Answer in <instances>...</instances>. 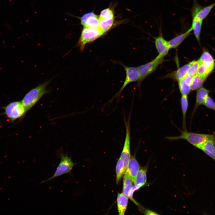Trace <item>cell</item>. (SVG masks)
Here are the masks:
<instances>
[{
    "label": "cell",
    "instance_id": "1",
    "mask_svg": "<svg viewBox=\"0 0 215 215\" xmlns=\"http://www.w3.org/2000/svg\"><path fill=\"white\" fill-rule=\"evenodd\" d=\"M166 138L171 141L179 139L185 140L193 146L199 148L205 142L215 140V134H205L182 131L179 136H167Z\"/></svg>",
    "mask_w": 215,
    "mask_h": 215
},
{
    "label": "cell",
    "instance_id": "2",
    "mask_svg": "<svg viewBox=\"0 0 215 215\" xmlns=\"http://www.w3.org/2000/svg\"><path fill=\"white\" fill-rule=\"evenodd\" d=\"M50 81L46 82L31 90L21 101L26 112L30 110L45 94L49 91L46 89Z\"/></svg>",
    "mask_w": 215,
    "mask_h": 215
},
{
    "label": "cell",
    "instance_id": "3",
    "mask_svg": "<svg viewBox=\"0 0 215 215\" xmlns=\"http://www.w3.org/2000/svg\"><path fill=\"white\" fill-rule=\"evenodd\" d=\"M60 161L53 175L49 178L42 181L40 183L48 182L64 174H71V171L75 164L72 161L71 157L67 154L61 153L60 155Z\"/></svg>",
    "mask_w": 215,
    "mask_h": 215
},
{
    "label": "cell",
    "instance_id": "4",
    "mask_svg": "<svg viewBox=\"0 0 215 215\" xmlns=\"http://www.w3.org/2000/svg\"><path fill=\"white\" fill-rule=\"evenodd\" d=\"M103 34L99 27L91 28L84 27L77 45L82 51L87 44L93 42Z\"/></svg>",
    "mask_w": 215,
    "mask_h": 215
},
{
    "label": "cell",
    "instance_id": "5",
    "mask_svg": "<svg viewBox=\"0 0 215 215\" xmlns=\"http://www.w3.org/2000/svg\"><path fill=\"white\" fill-rule=\"evenodd\" d=\"M3 108L5 114L12 123L22 117L26 112L24 106L20 101L12 102Z\"/></svg>",
    "mask_w": 215,
    "mask_h": 215
},
{
    "label": "cell",
    "instance_id": "6",
    "mask_svg": "<svg viewBox=\"0 0 215 215\" xmlns=\"http://www.w3.org/2000/svg\"><path fill=\"white\" fill-rule=\"evenodd\" d=\"M163 59L164 57L159 55L152 61L137 67L139 74V78L137 81L139 85L147 76L156 70L163 62Z\"/></svg>",
    "mask_w": 215,
    "mask_h": 215
},
{
    "label": "cell",
    "instance_id": "7",
    "mask_svg": "<svg viewBox=\"0 0 215 215\" xmlns=\"http://www.w3.org/2000/svg\"><path fill=\"white\" fill-rule=\"evenodd\" d=\"M130 113L127 121L125 117L124 116V121L126 128V133L123 148L120 157L122 159L125 171L128 166L130 158Z\"/></svg>",
    "mask_w": 215,
    "mask_h": 215
},
{
    "label": "cell",
    "instance_id": "8",
    "mask_svg": "<svg viewBox=\"0 0 215 215\" xmlns=\"http://www.w3.org/2000/svg\"><path fill=\"white\" fill-rule=\"evenodd\" d=\"M121 64L124 68L125 71V78L122 87L110 101L116 97H119L123 90L128 84L137 81L139 78V74L137 67H128L122 63H121Z\"/></svg>",
    "mask_w": 215,
    "mask_h": 215
},
{
    "label": "cell",
    "instance_id": "9",
    "mask_svg": "<svg viewBox=\"0 0 215 215\" xmlns=\"http://www.w3.org/2000/svg\"><path fill=\"white\" fill-rule=\"evenodd\" d=\"M80 20L81 24L84 27L91 28H99V17L93 12L84 14L81 18Z\"/></svg>",
    "mask_w": 215,
    "mask_h": 215
},
{
    "label": "cell",
    "instance_id": "10",
    "mask_svg": "<svg viewBox=\"0 0 215 215\" xmlns=\"http://www.w3.org/2000/svg\"><path fill=\"white\" fill-rule=\"evenodd\" d=\"M139 169L140 166L135 157L134 156L131 157L125 173L130 177L133 183L134 182L136 177Z\"/></svg>",
    "mask_w": 215,
    "mask_h": 215
},
{
    "label": "cell",
    "instance_id": "11",
    "mask_svg": "<svg viewBox=\"0 0 215 215\" xmlns=\"http://www.w3.org/2000/svg\"><path fill=\"white\" fill-rule=\"evenodd\" d=\"M155 43L159 55L164 57L168 53L170 49L168 41L164 39L162 34H160L155 38Z\"/></svg>",
    "mask_w": 215,
    "mask_h": 215
},
{
    "label": "cell",
    "instance_id": "12",
    "mask_svg": "<svg viewBox=\"0 0 215 215\" xmlns=\"http://www.w3.org/2000/svg\"><path fill=\"white\" fill-rule=\"evenodd\" d=\"M210 91L203 87L199 88L197 91L196 102L193 111L191 114L192 117L200 105H204L205 101L208 96Z\"/></svg>",
    "mask_w": 215,
    "mask_h": 215
},
{
    "label": "cell",
    "instance_id": "13",
    "mask_svg": "<svg viewBox=\"0 0 215 215\" xmlns=\"http://www.w3.org/2000/svg\"><path fill=\"white\" fill-rule=\"evenodd\" d=\"M215 161V140L208 141L199 148Z\"/></svg>",
    "mask_w": 215,
    "mask_h": 215
},
{
    "label": "cell",
    "instance_id": "14",
    "mask_svg": "<svg viewBox=\"0 0 215 215\" xmlns=\"http://www.w3.org/2000/svg\"><path fill=\"white\" fill-rule=\"evenodd\" d=\"M190 62L179 68L176 71L168 74L167 77L172 79L175 81H178L183 79L187 74L188 70L190 66Z\"/></svg>",
    "mask_w": 215,
    "mask_h": 215
},
{
    "label": "cell",
    "instance_id": "15",
    "mask_svg": "<svg viewBox=\"0 0 215 215\" xmlns=\"http://www.w3.org/2000/svg\"><path fill=\"white\" fill-rule=\"evenodd\" d=\"M197 74L202 78L205 80L214 67L215 64L205 63H199Z\"/></svg>",
    "mask_w": 215,
    "mask_h": 215
},
{
    "label": "cell",
    "instance_id": "16",
    "mask_svg": "<svg viewBox=\"0 0 215 215\" xmlns=\"http://www.w3.org/2000/svg\"><path fill=\"white\" fill-rule=\"evenodd\" d=\"M128 197L123 193L118 194L117 202L119 215L125 214L128 205Z\"/></svg>",
    "mask_w": 215,
    "mask_h": 215
},
{
    "label": "cell",
    "instance_id": "17",
    "mask_svg": "<svg viewBox=\"0 0 215 215\" xmlns=\"http://www.w3.org/2000/svg\"><path fill=\"white\" fill-rule=\"evenodd\" d=\"M215 6V2L209 5L202 6L192 19H196L203 21L209 14Z\"/></svg>",
    "mask_w": 215,
    "mask_h": 215
},
{
    "label": "cell",
    "instance_id": "18",
    "mask_svg": "<svg viewBox=\"0 0 215 215\" xmlns=\"http://www.w3.org/2000/svg\"><path fill=\"white\" fill-rule=\"evenodd\" d=\"M191 32L188 30L180 34L168 41L170 48H177L188 36L191 35Z\"/></svg>",
    "mask_w": 215,
    "mask_h": 215
},
{
    "label": "cell",
    "instance_id": "19",
    "mask_svg": "<svg viewBox=\"0 0 215 215\" xmlns=\"http://www.w3.org/2000/svg\"><path fill=\"white\" fill-rule=\"evenodd\" d=\"M181 104L182 114V127L183 131H187L186 122V115L188 105L187 95H182Z\"/></svg>",
    "mask_w": 215,
    "mask_h": 215
},
{
    "label": "cell",
    "instance_id": "20",
    "mask_svg": "<svg viewBox=\"0 0 215 215\" xmlns=\"http://www.w3.org/2000/svg\"><path fill=\"white\" fill-rule=\"evenodd\" d=\"M192 19L191 27L188 30L190 32L193 30L195 37L198 42L199 43L200 34L203 21L195 19Z\"/></svg>",
    "mask_w": 215,
    "mask_h": 215
},
{
    "label": "cell",
    "instance_id": "21",
    "mask_svg": "<svg viewBox=\"0 0 215 215\" xmlns=\"http://www.w3.org/2000/svg\"><path fill=\"white\" fill-rule=\"evenodd\" d=\"M146 172L145 168L139 169L136 177L134 183V185H138L142 187L145 184L147 180Z\"/></svg>",
    "mask_w": 215,
    "mask_h": 215
},
{
    "label": "cell",
    "instance_id": "22",
    "mask_svg": "<svg viewBox=\"0 0 215 215\" xmlns=\"http://www.w3.org/2000/svg\"><path fill=\"white\" fill-rule=\"evenodd\" d=\"M133 183L130 177L125 173L123 179L122 193L128 198L130 191L133 187Z\"/></svg>",
    "mask_w": 215,
    "mask_h": 215
},
{
    "label": "cell",
    "instance_id": "23",
    "mask_svg": "<svg viewBox=\"0 0 215 215\" xmlns=\"http://www.w3.org/2000/svg\"><path fill=\"white\" fill-rule=\"evenodd\" d=\"M99 28L104 33L109 30L114 23V19L105 20L99 18Z\"/></svg>",
    "mask_w": 215,
    "mask_h": 215
},
{
    "label": "cell",
    "instance_id": "24",
    "mask_svg": "<svg viewBox=\"0 0 215 215\" xmlns=\"http://www.w3.org/2000/svg\"><path fill=\"white\" fill-rule=\"evenodd\" d=\"M116 170V183L118 184L125 171L123 162L120 157L117 163Z\"/></svg>",
    "mask_w": 215,
    "mask_h": 215
},
{
    "label": "cell",
    "instance_id": "25",
    "mask_svg": "<svg viewBox=\"0 0 215 215\" xmlns=\"http://www.w3.org/2000/svg\"><path fill=\"white\" fill-rule=\"evenodd\" d=\"M205 80L197 74L194 76L190 85L191 90H195L200 88L203 85Z\"/></svg>",
    "mask_w": 215,
    "mask_h": 215
},
{
    "label": "cell",
    "instance_id": "26",
    "mask_svg": "<svg viewBox=\"0 0 215 215\" xmlns=\"http://www.w3.org/2000/svg\"><path fill=\"white\" fill-rule=\"evenodd\" d=\"M198 61L199 63L215 64V61L212 56L209 52L205 50L203 52L200 58Z\"/></svg>",
    "mask_w": 215,
    "mask_h": 215
},
{
    "label": "cell",
    "instance_id": "27",
    "mask_svg": "<svg viewBox=\"0 0 215 215\" xmlns=\"http://www.w3.org/2000/svg\"><path fill=\"white\" fill-rule=\"evenodd\" d=\"M178 81L179 90L182 95H187L191 91L190 86L186 83L183 79Z\"/></svg>",
    "mask_w": 215,
    "mask_h": 215
},
{
    "label": "cell",
    "instance_id": "28",
    "mask_svg": "<svg viewBox=\"0 0 215 215\" xmlns=\"http://www.w3.org/2000/svg\"><path fill=\"white\" fill-rule=\"evenodd\" d=\"M114 13L112 10L110 8H107L102 10L99 16V18L105 20H109L114 19Z\"/></svg>",
    "mask_w": 215,
    "mask_h": 215
},
{
    "label": "cell",
    "instance_id": "29",
    "mask_svg": "<svg viewBox=\"0 0 215 215\" xmlns=\"http://www.w3.org/2000/svg\"><path fill=\"white\" fill-rule=\"evenodd\" d=\"M191 65L188 70L187 74L194 76L197 73L199 63L198 61H193L190 62Z\"/></svg>",
    "mask_w": 215,
    "mask_h": 215
},
{
    "label": "cell",
    "instance_id": "30",
    "mask_svg": "<svg viewBox=\"0 0 215 215\" xmlns=\"http://www.w3.org/2000/svg\"><path fill=\"white\" fill-rule=\"evenodd\" d=\"M203 105L207 108L215 111V102L208 96L206 98Z\"/></svg>",
    "mask_w": 215,
    "mask_h": 215
},
{
    "label": "cell",
    "instance_id": "31",
    "mask_svg": "<svg viewBox=\"0 0 215 215\" xmlns=\"http://www.w3.org/2000/svg\"><path fill=\"white\" fill-rule=\"evenodd\" d=\"M193 76L186 74L183 78L186 83L188 85H190L193 78Z\"/></svg>",
    "mask_w": 215,
    "mask_h": 215
},
{
    "label": "cell",
    "instance_id": "32",
    "mask_svg": "<svg viewBox=\"0 0 215 215\" xmlns=\"http://www.w3.org/2000/svg\"><path fill=\"white\" fill-rule=\"evenodd\" d=\"M144 214L146 215H157V213L150 210H147L144 212Z\"/></svg>",
    "mask_w": 215,
    "mask_h": 215
},
{
    "label": "cell",
    "instance_id": "33",
    "mask_svg": "<svg viewBox=\"0 0 215 215\" xmlns=\"http://www.w3.org/2000/svg\"></svg>",
    "mask_w": 215,
    "mask_h": 215
}]
</instances>
